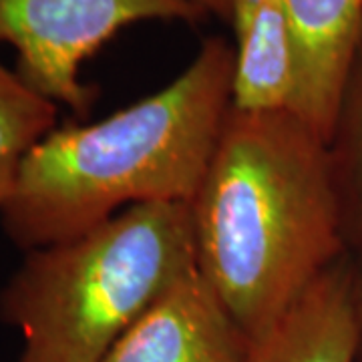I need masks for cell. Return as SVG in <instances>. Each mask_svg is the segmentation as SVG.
I'll list each match as a JSON object with an SVG mask.
<instances>
[{
	"label": "cell",
	"mask_w": 362,
	"mask_h": 362,
	"mask_svg": "<svg viewBox=\"0 0 362 362\" xmlns=\"http://www.w3.org/2000/svg\"><path fill=\"white\" fill-rule=\"evenodd\" d=\"M358 362H362V344H361V361H358Z\"/></svg>",
	"instance_id": "14"
},
{
	"label": "cell",
	"mask_w": 362,
	"mask_h": 362,
	"mask_svg": "<svg viewBox=\"0 0 362 362\" xmlns=\"http://www.w3.org/2000/svg\"><path fill=\"white\" fill-rule=\"evenodd\" d=\"M57 123V103L0 63V209L14 189L30 149Z\"/></svg>",
	"instance_id": "9"
},
{
	"label": "cell",
	"mask_w": 362,
	"mask_h": 362,
	"mask_svg": "<svg viewBox=\"0 0 362 362\" xmlns=\"http://www.w3.org/2000/svg\"><path fill=\"white\" fill-rule=\"evenodd\" d=\"M262 4V0H233V18L232 26L235 33V39L244 33V28L250 25L254 13L258 11V6Z\"/></svg>",
	"instance_id": "11"
},
{
	"label": "cell",
	"mask_w": 362,
	"mask_h": 362,
	"mask_svg": "<svg viewBox=\"0 0 362 362\" xmlns=\"http://www.w3.org/2000/svg\"><path fill=\"white\" fill-rule=\"evenodd\" d=\"M292 51L290 109L330 141L362 40V0H284Z\"/></svg>",
	"instance_id": "6"
},
{
	"label": "cell",
	"mask_w": 362,
	"mask_h": 362,
	"mask_svg": "<svg viewBox=\"0 0 362 362\" xmlns=\"http://www.w3.org/2000/svg\"><path fill=\"white\" fill-rule=\"evenodd\" d=\"M232 105L244 111L290 109L294 51L284 0H262L238 37Z\"/></svg>",
	"instance_id": "8"
},
{
	"label": "cell",
	"mask_w": 362,
	"mask_h": 362,
	"mask_svg": "<svg viewBox=\"0 0 362 362\" xmlns=\"http://www.w3.org/2000/svg\"><path fill=\"white\" fill-rule=\"evenodd\" d=\"M204 18L187 0H0V40L16 49L25 83L52 103L85 113L95 90L81 81V65L121 28Z\"/></svg>",
	"instance_id": "4"
},
{
	"label": "cell",
	"mask_w": 362,
	"mask_h": 362,
	"mask_svg": "<svg viewBox=\"0 0 362 362\" xmlns=\"http://www.w3.org/2000/svg\"><path fill=\"white\" fill-rule=\"evenodd\" d=\"M197 270L192 204H141L28 252L0 294L23 334L16 362H101L145 312Z\"/></svg>",
	"instance_id": "3"
},
{
	"label": "cell",
	"mask_w": 362,
	"mask_h": 362,
	"mask_svg": "<svg viewBox=\"0 0 362 362\" xmlns=\"http://www.w3.org/2000/svg\"><path fill=\"white\" fill-rule=\"evenodd\" d=\"M252 338L194 270L143 314L101 362H247Z\"/></svg>",
	"instance_id": "5"
},
{
	"label": "cell",
	"mask_w": 362,
	"mask_h": 362,
	"mask_svg": "<svg viewBox=\"0 0 362 362\" xmlns=\"http://www.w3.org/2000/svg\"><path fill=\"white\" fill-rule=\"evenodd\" d=\"M362 298L354 256L330 266L268 332L247 362H358Z\"/></svg>",
	"instance_id": "7"
},
{
	"label": "cell",
	"mask_w": 362,
	"mask_h": 362,
	"mask_svg": "<svg viewBox=\"0 0 362 362\" xmlns=\"http://www.w3.org/2000/svg\"><path fill=\"white\" fill-rule=\"evenodd\" d=\"M350 254L362 252V40L328 141Z\"/></svg>",
	"instance_id": "10"
},
{
	"label": "cell",
	"mask_w": 362,
	"mask_h": 362,
	"mask_svg": "<svg viewBox=\"0 0 362 362\" xmlns=\"http://www.w3.org/2000/svg\"><path fill=\"white\" fill-rule=\"evenodd\" d=\"M192 220L197 270L252 340L350 254L328 141L292 109L232 105Z\"/></svg>",
	"instance_id": "1"
},
{
	"label": "cell",
	"mask_w": 362,
	"mask_h": 362,
	"mask_svg": "<svg viewBox=\"0 0 362 362\" xmlns=\"http://www.w3.org/2000/svg\"><path fill=\"white\" fill-rule=\"evenodd\" d=\"M354 262H356V274H358V288H361V298H362V252L361 254H352Z\"/></svg>",
	"instance_id": "13"
},
{
	"label": "cell",
	"mask_w": 362,
	"mask_h": 362,
	"mask_svg": "<svg viewBox=\"0 0 362 362\" xmlns=\"http://www.w3.org/2000/svg\"><path fill=\"white\" fill-rule=\"evenodd\" d=\"M235 49L207 39L165 89L90 125L52 129L0 209L28 252L75 240L123 209L192 204L232 109Z\"/></svg>",
	"instance_id": "2"
},
{
	"label": "cell",
	"mask_w": 362,
	"mask_h": 362,
	"mask_svg": "<svg viewBox=\"0 0 362 362\" xmlns=\"http://www.w3.org/2000/svg\"><path fill=\"white\" fill-rule=\"evenodd\" d=\"M199 11H204L207 16H218L221 21H230L233 18V0H187Z\"/></svg>",
	"instance_id": "12"
}]
</instances>
